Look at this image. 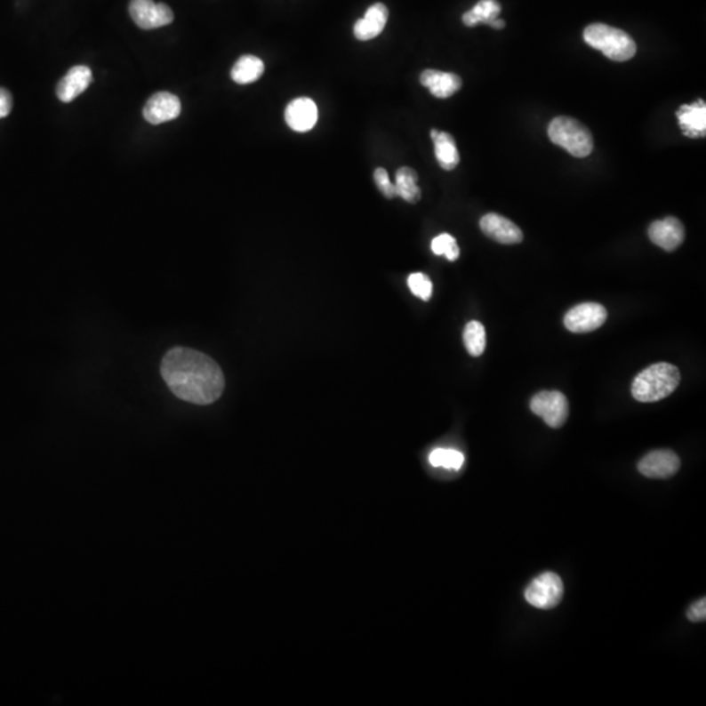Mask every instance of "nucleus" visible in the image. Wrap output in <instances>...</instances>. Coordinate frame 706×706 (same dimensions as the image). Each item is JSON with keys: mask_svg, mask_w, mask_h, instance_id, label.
<instances>
[{"mask_svg": "<svg viewBox=\"0 0 706 706\" xmlns=\"http://www.w3.org/2000/svg\"><path fill=\"white\" fill-rule=\"evenodd\" d=\"M161 375L174 396L194 405L216 402L225 388L219 364L210 356L186 347L166 352L161 361Z\"/></svg>", "mask_w": 706, "mask_h": 706, "instance_id": "obj_1", "label": "nucleus"}, {"mask_svg": "<svg viewBox=\"0 0 706 706\" xmlns=\"http://www.w3.org/2000/svg\"><path fill=\"white\" fill-rule=\"evenodd\" d=\"M680 372L669 363H657L636 375L632 396L642 403H653L671 396L680 383Z\"/></svg>", "mask_w": 706, "mask_h": 706, "instance_id": "obj_2", "label": "nucleus"}, {"mask_svg": "<svg viewBox=\"0 0 706 706\" xmlns=\"http://www.w3.org/2000/svg\"><path fill=\"white\" fill-rule=\"evenodd\" d=\"M583 40L593 49L600 50L608 60L625 62L638 52L635 41L624 30L606 24H591L583 32Z\"/></svg>", "mask_w": 706, "mask_h": 706, "instance_id": "obj_3", "label": "nucleus"}, {"mask_svg": "<svg viewBox=\"0 0 706 706\" xmlns=\"http://www.w3.org/2000/svg\"><path fill=\"white\" fill-rule=\"evenodd\" d=\"M549 136L553 144L563 147L578 158L588 157L594 149V139L588 127L571 116H558L549 126Z\"/></svg>", "mask_w": 706, "mask_h": 706, "instance_id": "obj_4", "label": "nucleus"}, {"mask_svg": "<svg viewBox=\"0 0 706 706\" xmlns=\"http://www.w3.org/2000/svg\"><path fill=\"white\" fill-rule=\"evenodd\" d=\"M564 597V583L558 574L547 572L531 581L525 598L533 607L551 610L558 606Z\"/></svg>", "mask_w": 706, "mask_h": 706, "instance_id": "obj_5", "label": "nucleus"}, {"mask_svg": "<svg viewBox=\"0 0 706 706\" xmlns=\"http://www.w3.org/2000/svg\"><path fill=\"white\" fill-rule=\"evenodd\" d=\"M530 408L549 427L555 429L563 427L568 420V399L560 391H541L531 399Z\"/></svg>", "mask_w": 706, "mask_h": 706, "instance_id": "obj_6", "label": "nucleus"}, {"mask_svg": "<svg viewBox=\"0 0 706 706\" xmlns=\"http://www.w3.org/2000/svg\"><path fill=\"white\" fill-rule=\"evenodd\" d=\"M129 12L133 22L144 30L157 29L174 20L172 8L165 3H155L154 0H132Z\"/></svg>", "mask_w": 706, "mask_h": 706, "instance_id": "obj_7", "label": "nucleus"}, {"mask_svg": "<svg viewBox=\"0 0 706 706\" xmlns=\"http://www.w3.org/2000/svg\"><path fill=\"white\" fill-rule=\"evenodd\" d=\"M607 319V310L597 302H585L572 308L564 317V325L571 333H591Z\"/></svg>", "mask_w": 706, "mask_h": 706, "instance_id": "obj_8", "label": "nucleus"}, {"mask_svg": "<svg viewBox=\"0 0 706 706\" xmlns=\"http://www.w3.org/2000/svg\"><path fill=\"white\" fill-rule=\"evenodd\" d=\"M680 469V460L671 450H654L638 463V471L650 479H667Z\"/></svg>", "mask_w": 706, "mask_h": 706, "instance_id": "obj_9", "label": "nucleus"}, {"mask_svg": "<svg viewBox=\"0 0 706 706\" xmlns=\"http://www.w3.org/2000/svg\"><path fill=\"white\" fill-rule=\"evenodd\" d=\"M650 241L666 252H674L686 238L685 225L674 216L652 222L647 229Z\"/></svg>", "mask_w": 706, "mask_h": 706, "instance_id": "obj_10", "label": "nucleus"}, {"mask_svg": "<svg viewBox=\"0 0 706 706\" xmlns=\"http://www.w3.org/2000/svg\"><path fill=\"white\" fill-rule=\"evenodd\" d=\"M182 110L180 99L169 92H158L147 101L143 116L148 124H161L178 118Z\"/></svg>", "mask_w": 706, "mask_h": 706, "instance_id": "obj_11", "label": "nucleus"}, {"mask_svg": "<svg viewBox=\"0 0 706 706\" xmlns=\"http://www.w3.org/2000/svg\"><path fill=\"white\" fill-rule=\"evenodd\" d=\"M480 228L486 237L502 245H516L524 241V233L513 221L497 215L486 213L480 221Z\"/></svg>", "mask_w": 706, "mask_h": 706, "instance_id": "obj_12", "label": "nucleus"}, {"mask_svg": "<svg viewBox=\"0 0 706 706\" xmlns=\"http://www.w3.org/2000/svg\"><path fill=\"white\" fill-rule=\"evenodd\" d=\"M318 121V108L308 97H299L285 108V122L293 132H308Z\"/></svg>", "mask_w": 706, "mask_h": 706, "instance_id": "obj_13", "label": "nucleus"}, {"mask_svg": "<svg viewBox=\"0 0 706 706\" xmlns=\"http://www.w3.org/2000/svg\"><path fill=\"white\" fill-rule=\"evenodd\" d=\"M420 83L429 89L430 93L437 99H449L462 88V79L452 72H442L438 69H425L420 75Z\"/></svg>", "mask_w": 706, "mask_h": 706, "instance_id": "obj_14", "label": "nucleus"}, {"mask_svg": "<svg viewBox=\"0 0 706 706\" xmlns=\"http://www.w3.org/2000/svg\"><path fill=\"white\" fill-rule=\"evenodd\" d=\"M388 19V7L382 3H375L368 8L363 19L356 21L353 35L358 41L373 40L385 29Z\"/></svg>", "mask_w": 706, "mask_h": 706, "instance_id": "obj_15", "label": "nucleus"}, {"mask_svg": "<svg viewBox=\"0 0 706 706\" xmlns=\"http://www.w3.org/2000/svg\"><path fill=\"white\" fill-rule=\"evenodd\" d=\"M92 71L87 66H75L68 69L57 85V96L62 102L74 101L91 85Z\"/></svg>", "mask_w": 706, "mask_h": 706, "instance_id": "obj_16", "label": "nucleus"}, {"mask_svg": "<svg viewBox=\"0 0 706 706\" xmlns=\"http://www.w3.org/2000/svg\"><path fill=\"white\" fill-rule=\"evenodd\" d=\"M680 130L686 136L692 139L705 138L706 135V105L699 100L692 105H683L677 113Z\"/></svg>", "mask_w": 706, "mask_h": 706, "instance_id": "obj_17", "label": "nucleus"}, {"mask_svg": "<svg viewBox=\"0 0 706 706\" xmlns=\"http://www.w3.org/2000/svg\"><path fill=\"white\" fill-rule=\"evenodd\" d=\"M265 72V63L254 55H243L232 67L230 76L237 84H252L261 79Z\"/></svg>", "mask_w": 706, "mask_h": 706, "instance_id": "obj_18", "label": "nucleus"}, {"mask_svg": "<svg viewBox=\"0 0 706 706\" xmlns=\"http://www.w3.org/2000/svg\"><path fill=\"white\" fill-rule=\"evenodd\" d=\"M433 143L436 158L441 168L445 171H454L461 160L454 138L449 132H440L437 138L433 139Z\"/></svg>", "mask_w": 706, "mask_h": 706, "instance_id": "obj_19", "label": "nucleus"}, {"mask_svg": "<svg viewBox=\"0 0 706 706\" xmlns=\"http://www.w3.org/2000/svg\"><path fill=\"white\" fill-rule=\"evenodd\" d=\"M419 176L413 169L408 166L397 169L396 176L397 197L405 199V202L418 203L421 198V190L418 186Z\"/></svg>", "mask_w": 706, "mask_h": 706, "instance_id": "obj_20", "label": "nucleus"}, {"mask_svg": "<svg viewBox=\"0 0 706 706\" xmlns=\"http://www.w3.org/2000/svg\"><path fill=\"white\" fill-rule=\"evenodd\" d=\"M501 13V5L497 0H480L472 10L464 13L462 20L466 27H477V24H491Z\"/></svg>", "mask_w": 706, "mask_h": 706, "instance_id": "obj_21", "label": "nucleus"}, {"mask_svg": "<svg viewBox=\"0 0 706 706\" xmlns=\"http://www.w3.org/2000/svg\"><path fill=\"white\" fill-rule=\"evenodd\" d=\"M463 341L467 352L477 357L485 351L486 336L485 329L480 322L471 321L466 325L463 332Z\"/></svg>", "mask_w": 706, "mask_h": 706, "instance_id": "obj_22", "label": "nucleus"}, {"mask_svg": "<svg viewBox=\"0 0 706 706\" xmlns=\"http://www.w3.org/2000/svg\"><path fill=\"white\" fill-rule=\"evenodd\" d=\"M429 463L433 467L458 471L463 466L464 455L454 449H435L429 454Z\"/></svg>", "mask_w": 706, "mask_h": 706, "instance_id": "obj_23", "label": "nucleus"}, {"mask_svg": "<svg viewBox=\"0 0 706 706\" xmlns=\"http://www.w3.org/2000/svg\"><path fill=\"white\" fill-rule=\"evenodd\" d=\"M432 252L436 255H445L449 261H457L460 257V247L453 236L444 233L432 241Z\"/></svg>", "mask_w": 706, "mask_h": 706, "instance_id": "obj_24", "label": "nucleus"}, {"mask_svg": "<svg viewBox=\"0 0 706 706\" xmlns=\"http://www.w3.org/2000/svg\"><path fill=\"white\" fill-rule=\"evenodd\" d=\"M407 283L411 292H413L415 296H418L419 299L428 301V300L432 297L433 285L427 275L421 274V272L411 274L410 277H408Z\"/></svg>", "mask_w": 706, "mask_h": 706, "instance_id": "obj_25", "label": "nucleus"}, {"mask_svg": "<svg viewBox=\"0 0 706 706\" xmlns=\"http://www.w3.org/2000/svg\"><path fill=\"white\" fill-rule=\"evenodd\" d=\"M374 182L377 185L378 190L381 191L385 198L393 199L397 197L396 185L391 183L390 177H389L388 171L383 168L375 169L373 173Z\"/></svg>", "mask_w": 706, "mask_h": 706, "instance_id": "obj_26", "label": "nucleus"}, {"mask_svg": "<svg viewBox=\"0 0 706 706\" xmlns=\"http://www.w3.org/2000/svg\"><path fill=\"white\" fill-rule=\"evenodd\" d=\"M686 618L691 620L694 622H705L706 619V599L702 598V599L697 600L696 603L691 606L688 608V613H686Z\"/></svg>", "mask_w": 706, "mask_h": 706, "instance_id": "obj_27", "label": "nucleus"}, {"mask_svg": "<svg viewBox=\"0 0 706 706\" xmlns=\"http://www.w3.org/2000/svg\"><path fill=\"white\" fill-rule=\"evenodd\" d=\"M13 100L10 92L5 88H0V118H4L12 110Z\"/></svg>", "mask_w": 706, "mask_h": 706, "instance_id": "obj_28", "label": "nucleus"}, {"mask_svg": "<svg viewBox=\"0 0 706 706\" xmlns=\"http://www.w3.org/2000/svg\"><path fill=\"white\" fill-rule=\"evenodd\" d=\"M489 27L494 28V29H504L505 28V21L501 20V19H494L493 21L489 24Z\"/></svg>", "mask_w": 706, "mask_h": 706, "instance_id": "obj_29", "label": "nucleus"}, {"mask_svg": "<svg viewBox=\"0 0 706 706\" xmlns=\"http://www.w3.org/2000/svg\"><path fill=\"white\" fill-rule=\"evenodd\" d=\"M438 133H440V132H438V130L436 129H433L432 132H430V138H432V140L433 139L437 138Z\"/></svg>", "mask_w": 706, "mask_h": 706, "instance_id": "obj_30", "label": "nucleus"}]
</instances>
